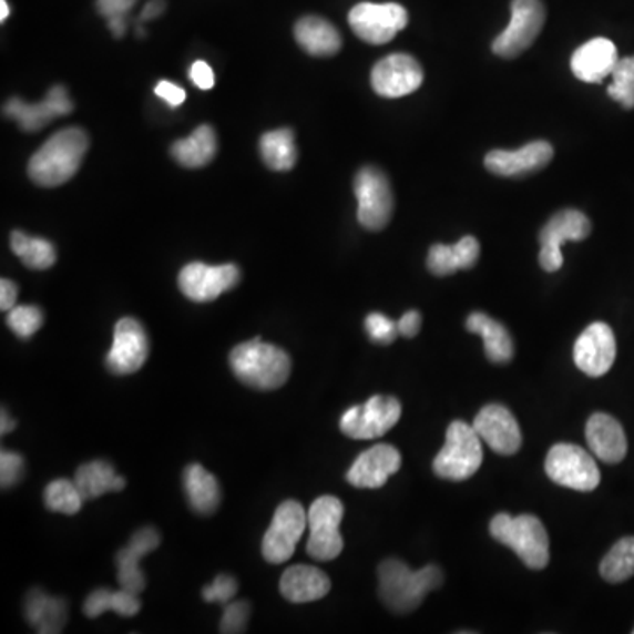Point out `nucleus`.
Instances as JSON below:
<instances>
[{"label": "nucleus", "instance_id": "nucleus-1", "mask_svg": "<svg viewBox=\"0 0 634 634\" xmlns=\"http://www.w3.org/2000/svg\"><path fill=\"white\" fill-rule=\"evenodd\" d=\"M89 136L80 127L53 134L29 163V176L41 187H59L76 175L89 151Z\"/></svg>", "mask_w": 634, "mask_h": 634}, {"label": "nucleus", "instance_id": "nucleus-2", "mask_svg": "<svg viewBox=\"0 0 634 634\" xmlns=\"http://www.w3.org/2000/svg\"><path fill=\"white\" fill-rule=\"evenodd\" d=\"M229 367L238 381L254 390L274 391L286 385L292 376V356L279 346L256 337L233 348Z\"/></svg>", "mask_w": 634, "mask_h": 634}, {"label": "nucleus", "instance_id": "nucleus-3", "mask_svg": "<svg viewBox=\"0 0 634 634\" xmlns=\"http://www.w3.org/2000/svg\"><path fill=\"white\" fill-rule=\"evenodd\" d=\"M379 597L395 613L415 612L429 592L444 580L441 567L429 566L412 571L399 559H386L378 570Z\"/></svg>", "mask_w": 634, "mask_h": 634}, {"label": "nucleus", "instance_id": "nucleus-4", "mask_svg": "<svg viewBox=\"0 0 634 634\" xmlns=\"http://www.w3.org/2000/svg\"><path fill=\"white\" fill-rule=\"evenodd\" d=\"M490 534L493 540L513 550L529 570L540 571L549 566V532L534 514H495L490 522Z\"/></svg>", "mask_w": 634, "mask_h": 634}, {"label": "nucleus", "instance_id": "nucleus-5", "mask_svg": "<svg viewBox=\"0 0 634 634\" xmlns=\"http://www.w3.org/2000/svg\"><path fill=\"white\" fill-rule=\"evenodd\" d=\"M481 438L472 425L453 421L446 432V442L433 460V472L448 481L469 480L483 462Z\"/></svg>", "mask_w": 634, "mask_h": 634}, {"label": "nucleus", "instance_id": "nucleus-6", "mask_svg": "<svg viewBox=\"0 0 634 634\" xmlns=\"http://www.w3.org/2000/svg\"><path fill=\"white\" fill-rule=\"evenodd\" d=\"M544 471L553 483L576 492H592L601 483L596 460L580 446L567 442L553 446L544 460Z\"/></svg>", "mask_w": 634, "mask_h": 634}, {"label": "nucleus", "instance_id": "nucleus-7", "mask_svg": "<svg viewBox=\"0 0 634 634\" xmlns=\"http://www.w3.org/2000/svg\"><path fill=\"white\" fill-rule=\"evenodd\" d=\"M355 194L358 200V223L369 232H381L393 215V191L388 176L376 166L356 173Z\"/></svg>", "mask_w": 634, "mask_h": 634}, {"label": "nucleus", "instance_id": "nucleus-8", "mask_svg": "<svg viewBox=\"0 0 634 634\" xmlns=\"http://www.w3.org/2000/svg\"><path fill=\"white\" fill-rule=\"evenodd\" d=\"M310 536L307 541V553L314 561L328 562L339 558L344 550L340 522L344 519V504L334 495L316 499L309 513Z\"/></svg>", "mask_w": 634, "mask_h": 634}, {"label": "nucleus", "instance_id": "nucleus-9", "mask_svg": "<svg viewBox=\"0 0 634 634\" xmlns=\"http://www.w3.org/2000/svg\"><path fill=\"white\" fill-rule=\"evenodd\" d=\"M402 403L388 395H374L364 406H352L340 418L344 436L358 441H370L385 436L399 423Z\"/></svg>", "mask_w": 634, "mask_h": 634}, {"label": "nucleus", "instance_id": "nucleus-10", "mask_svg": "<svg viewBox=\"0 0 634 634\" xmlns=\"http://www.w3.org/2000/svg\"><path fill=\"white\" fill-rule=\"evenodd\" d=\"M546 20L541 0H513L510 25L495 38L492 50L502 59H517L536 41Z\"/></svg>", "mask_w": 634, "mask_h": 634}, {"label": "nucleus", "instance_id": "nucleus-11", "mask_svg": "<svg viewBox=\"0 0 634 634\" xmlns=\"http://www.w3.org/2000/svg\"><path fill=\"white\" fill-rule=\"evenodd\" d=\"M408 11L397 2H386V4L361 2L349 13L352 32L361 41L374 47L390 43L395 35L408 27Z\"/></svg>", "mask_w": 634, "mask_h": 634}, {"label": "nucleus", "instance_id": "nucleus-12", "mask_svg": "<svg viewBox=\"0 0 634 634\" xmlns=\"http://www.w3.org/2000/svg\"><path fill=\"white\" fill-rule=\"evenodd\" d=\"M305 528H309V519L300 502L284 501L275 510L270 528L263 538V558L270 564H283L295 553L296 544L304 536Z\"/></svg>", "mask_w": 634, "mask_h": 634}, {"label": "nucleus", "instance_id": "nucleus-13", "mask_svg": "<svg viewBox=\"0 0 634 634\" xmlns=\"http://www.w3.org/2000/svg\"><path fill=\"white\" fill-rule=\"evenodd\" d=\"M592 224L587 215L573 208L558 212L540 233V265L544 272H559L564 265V242H582L591 235Z\"/></svg>", "mask_w": 634, "mask_h": 634}, {"label": "nucleus", "instance_id": "nucleus-14", "mask_svg": "<svg viewBox=\"0 0 634 634\" xmlns=\"http://www.w3.org/2000/svg\"><path fill=\"white\" fill-rule=\"evenodd\" d=\"M241 268L233 263L219 266L190 263L178 275V287L190 300L208 304L235 289L236 284L241 283Z\"/></svg>", "mask_w": 634, "mask_h": 634}, {"label": "nucleus", "instance_id": "nucleus-15", "mask_svg": "<svg viewBox=\"0 0 634 634\" xmlns=\"http://www.w3.org/2000/svg\"><path fill=\"white\" fill-rule=\"evenodd\" d=\"M151 344L142 323L134 317H122L113 331L112 349L106 355V367L115 376H129L145 365Z\"/></svg>", "mask_w": 634, "mask_h": 634}, {"label": "nucleus", "instance_id": "nucleus-16", "mask_svg": "<svg viewBox=\"0 0 634 634\" xmlns=\"http://www.w3.org/2000/svg\"><path fill=\"white\" fill-rule=\"evenodd\" d=\"M370 83L374 92L382 98H403L420 89L423 68L408 53H393L374 65Z\"/></svg>", "mask_w": 634, "mask_h": 634}, {"label": "nucleus", "instance_id": "nucleus-17", "mask_svg": "<svg viewBox=\"0 0 634 634\" xmlns=\"http://www.w3.org/2000/svg\"><path fill=\"white\" fill-rule=\"evenodd\" d=\"M574 364L591 378H601L617 358V340L606 323H592L574 342Z\"/></svg>", "mask_w": 634, "mask_h": 634}, {"label": "nucleus", "instance_id": "nucleus-18", "mask_svg": "<svg viewBox=\"0 0 634 634\" xmlns=\"http://www.w3.org/2000/svg\"><path fill=\"white\" fill-rule=\"evenodd\" d=\"M476 432L484 444H489L495 453L511 457L522 446V432L519 421L511 415L510 409L501 403L484 406L474 418Z\"/></svg>", "mask_w": 634, "mask_h": 634}, {"label": "nucleus", "instance_id": "nucleus-19", "mask_svg": "<svg viewBox=\"0 0 634 634\" xmlns=\"http://www.w3.org/2000/svg\"><path fill=\"white\" fill-rule=\"evenodd\" d=\"M73 110L74 103L69 99L65 86L62 85L53 86L47 98L35 104L25 103L18 98L9 99L4 104L6 116L17 121L27 133L41 131L44 125L55 121L59 116L69 115Z\"/></svg>", "mask_w": 634, "mask_h": 634}, {"label": "nucleus", "instance_id": "nucleus-20", "mask_svg": "<svg viewBox=\"0 0 634 634\" xmlns=\"http://www.w3.org/2000/svg\"><path fill=\"white\" fill-rule=\"evenodd\" d=\"M553 158V146L549 142H531L519 151H492L484 157L490 173L504 178H522L534 175L549 166Z\"/></svg>", "mask_w": 634, "mask_h": 634}, {"label": "nucleus", "instance_id": "nucleus-21", "mask_svg": "<svg viewBox=\"0 0 634 634\" xmlns=\"http://www.w3.org/2000/svg\"><path fill=\"white\" fill-rule=\"evenodd\" d=\"M402 466V454L391 444H376L358 454L346 480L356 489H381Z\"/></svg>", "mask_w": 634, "mask_h": 634}, {"label": "nucleus", "instance_id": "nucleus-22", "mask_svg": "<svg viewBox=\"0 0 634 634\" xmlns=\"http://www.w3.org/2000/svg\"><path fill=\"white\" fill-rule=\"evenodd\" d=\"M617 47L610 39H591L571 57V71L585 83H601L612 76L617 65Z\"/></svg>", "mask_w": 634, "mask_h": 634}, {"label": "nucleus", "instance_id": "nucleus-23", "mask_svg": "<svg viewBox=\"0 0 634 634\" xmlns=\"http://www.w3.org/2000/svg\"><path fill=\"white\" fill-rule=\"evenodd\" d=\"M589 448L604 463H621L626 459L627 438L613 416L596 412L589 418L585 427Z\"/></svg>", "mask_w": 634, "mask_h": 634}, {"label": "nucleus", "instance_id": "nucleus-24", "mask_svg": "<svg viewBox=\"0 0 634 634\" xmlns=\"http://www.w3.org/2000/svg\"><path fill=\"white\" fill-rule=\"evenodd\" d=\"M331 582L326 573L314 566H292L280 579V594L289 603H313L330 592Z\"/></svg>", "mask_w": 634, "mask_h": 634}, {"label": "nucleus", "instance_id": "nucleus-25", "mask_svg": "<svg viewBox=\"0 0 634 634\" xmlns=\"http://www.w3.org/2000/svg\"><path fill=\"white\" fill-rule=\"evenodd\" d=\"M480 242L474 236H463L454 245L436 244L430 247L427 266L433 275L446 277L454 272L469 270L480 259Z\"/></svg>", "mask_w": 634, "mask_h": 634}, {"label": "nucleus", "instance_id": "nucleus-26", "mask_svg": "<svg viewBox=\"0 0 634 634\" xmlns=\"http://www.w3.org/2000/svg\"><path fill=\"white\" fill-rule=\"evenodd\" d=\"M23 613L38 633H62L68 621V603L61 597L48 596L43 591L32 589L23 603Z\"/></svg>", "mask_w": 634, "mask_h": 634}, {"label": "nucleus", "instance_id": "nucleus-27", "mask_svg": "<svg viewBox=\"0 0 634 634\" xmlns=\"http://www.w3.org/2000/svg\"><path fill=\"white\" fill-rule=\"evenodd\" d=\"M296 43L314 57H331L342 48L339 31L321 17H304L295 25Z\"/></svg>", "mask_w": 634, "mask_h": 634}, {"label": "nucleus", "instance_id": "nucleus-28", "mask_svg": "<svg viewBox=\"0 0 634 634\" xmlns=\"http://www.w3.org/2000/svg\"><path fill=\"white\" fill-rule=\"evenodd\" d=\"M471 334L480 335L484 344V355L493 364H508L513 360L514 344L507 326L483 313H472L466 321Z\"/></svg>", "mask_w": 634, "mask_h": 634}, {"label": "nucleus", "instance_id": "nucleus-29", "mask_svg": "<svg viewBox=\"0 0 634 634\" xmlns=\"http://www.w3.org/2000/svg\"><path fill=\"white\" fill-rule=\"evenodd\" d=\"M184 489L190 507L197 514L208 517L221 507L219 481L200 463H193L185 469Z\"/></svg>", "mask_w": 634, "mask_h": 634}, {"label": "nucleus", "instance_id": "nucleus-30", "mask_svg": "<svg viewBox=\"0 0 634 634\" xmlns=\"http://www.w3.org/2000/svg\"><path fill=\"white\" fill-rule=\"evenodd\" d=\"M74 483L82 492L83 499H98L108 492H122L125 489V480L116 474L112 463L106 460H92L76 469Z\"/></svg>", "mask_w": 634, "mask_h": 634}, {"label": "nucleus", "instance_id": "nucleus-31", "mask_svg": "<svg viewBox=\"0 0 634 634\" xmlns=\"http://www.w3.org/2000/svg\"><path fill=\"white\" fill-rule=\"evenodd\" d=\"M217 149L219 145L214 129L200 125L190 137L173 143L172 155L182 166L202 167L214 161Z\"/></svg>", "mask_w": 634, "mask_h": 634}, {"label": "nucleus", "instance_id": "nucleus-32", "mask_svg": "<svg viewBox=\"0 0 634 634\" xmlns=\"http://www.w3.org/2000/svg\"><path fill=\"white\" fill-rule=\"evenodd\" d=\"M259 152L266 166L274 172H289L298 161L295 133L293 129H275L263 134L259 140Z\"/></svg>", "mask_w": 634, "mask_h": 634}, {"label": "nucleus", "instance_id": "nucleus-33", "mask_svg": "<svg viewBox=\"0 0 634 634\" xmlns=\"http://www.w3.org/2000/svg\"><path fill=\"white\" fill-rule=\"evenodd\" d=\"M11 249L22 259L23 265L32 270H48L57 262L52 242L25 235L23 232L11 233Z\"/></svg>", "mask_w": 634, "mask_h": 634}, {"label": "nucleus", "instance_id": "nucleus-34", "mask_svg": "<svg viewBox=\"0 0 634 634\" xmlns=\"http://www.w3.org/2000/svg\"><path fill=\"white\" fill-rule=\"evenodd\" d=\"M600 573L609 583H622L634 576V536L613 544L600 564Z\"/></svg>", "mask_w": 634, "mask_h": 634}, {"label": "nucleus", "instance_id": "nucleus-35", "mask_svg": "<svg viewBox=\"0 0 634 634\" xmlns=\"http://www.w3.org/2000/svg\"><path fill=\"white\" fill-rule=\"evenodd\" d=\"M82 492L74 481L55 480L44 490V504L53 513L76 514L83 507Z\"/></svg>", "mask_w": 634, "mask_h": 634}, {"label": "nucleus", "instance_id": "nucleus-36", "mask_svg": "<svg viewBox=\"0 0 634 634\" xmlns=\"http://www.w3.org/2000/svg\"><path fill=\"white\" fill-rule=\"evenodd\" d=\"M142 559V553L136 552L129 544L121 552L116 553V580H119L121 589L134 592V594H140L145 589V574H143L142 567H140Z\"/></svg>", "mask_w": 634, "mask_h": 634}, {"label": "nucleus", "instance_id": "nucleus-37", "mask_svg": "<svg viewBox=\"0 0 634 634\" xmlns=\"http://www.w3.org/2000/svg\"><path fill=\"white\" fill-rule=\"evenodd\" d=\"M612 85L609 86V95L626 110L634 108V57L618 59L613 69Z\"/></svg>", "mask_w": 634, "mask_h": 634}, {"label": "nucleus", "instance_id": "nucleus-38", "mask_svg": "<svg viewBox=\"0 0 634 634\" xmlns=\"http://www.w3.org/2000/svg\"><path fill=\"white\" fill-rule=\"evenodd\" d=\"M43 310L35 305H14L8 313V326L20 339H31L43 326Z\"/></svg>", "mask_w": 634, "mask_h": 634}, {"label": "nucleus", "instance_id": "nucleus-39", "mask_svg": "<svg viewBox=\"0 0 634 634\" xmlns=\"http://www.w3.org/2000/svg\"><path fill=\"white\" fill-rule=\"evenodd\" d=\"M365 330L369 334L372 342L381 344V346H390L400 335L399 325L381 313H372L367 316Z\"/></svg>", "mask_w": 634, "mask_h": 634}, {"label": "nucleus", "instance_id": "nucleus-40", "mask_svg": "<svg viewBox=\"0 0 634 634\" xmlns=\"http://www.w3.org/2000/svg\"><path fill=\"white\" fill-rule=\"evenodd\" d=\"M250 604L247 601H232L224 609L219 631L224 634H241L247 631L249 624Z\"/></svg>", "mask_w": 634, "mask_h": 634}, {"label": "nucleus", "instance_id": "nucleus-41", "mask_svg": "<svg viewBox=\"0 0 634 634\" xmlns=\"http://www.w3.org/2000/svg\"><path fill=\"white\" fill-rule=\"evenodd\" d=\"M236 591H238L236 580L229 574H219V576H215L214 582L203 587L202 596L206 603H219L226 606L227 603H232Z\"/></svg>", "mask_w": 634, "mask_h": 634}, {"label": "nucleus", "instance_id": "nucleus-42", "mask_svg": "<svg viewBox=\"0 0 634 634\" xmlns=\"http://www.w3.org/2000/svg\"><path fill=\"white\" fill-rule=\"evenodd\" d=\"M23 471H25V462H23L22 454L2 450L0 453V484H2V489H13L14 484L20 483Z\"/></svg>", "mask_w": 634, "mask_h": 634}, {"label": "nucleus", "instance_id": "nucleus-43", "mask_svg": "<svg viewBox=\"0 0 634 634\" xmlns=\"http://www.w3.org/2000/svg\"><path fill=\"white\" fill-rule=\"evenodd\" d=\"M112 609L113 591H108V589H98L83 603V613L89 618L101 617L103 613L110 612Z\"/></svg>", "mask_w": 634, "mask_h": 634}, {"label": "nucleus", "instance_id": "nucleus-44", "mask_svg": "<svg viewBox=\"0 0 634 634\" xmlns=\"http://www.w3.org/2000/svg\"><path fill=\"white\" fill-rule=\"evenodd\" d=\"M140 610H142V603L137 600V594L125 591V589L113 592L112 612H115L116 615H121V617H134Z\"/></svg>", "mask_w": 634, "mask_h": 634}, {"label": "nucleus", "instance_id": "nucleus-45", "mask_svg": "<svg viewBox=\"0 0 634 634\" xmlns=\"http://www.w3.org/2000/svg\"><path fill=\"white\" fill-rule=\"evenodd\" d=\"M158 544H161V534L154 528H142L134 532L129 540V546H133L136 552L142 553L143 558L154 552Z\"/></svg>", "mask_w": 634, "mask_h": 634}, {"label": "nucleus", "instance_id": "nucleus-46", "mask_svg": "<svg viewBox=\"0 0 634 634\" xmlns=\"http://www.w3.org/2000/svg\"><path fill=\"white\" fill-rule=\"evenodd\" d=\"M134 4H136V0H98L95 2L99 14L106 18V20L125 17L133 9Z\"/></svg>", "mask_w": 634, "mask_h": 634}, {"label": "nucleus", "instance_id": "nucleus-47", "mask_svg": "<svg viewBox=\"0 0 634 634\" xmlns=\"http://www.w3.org/2000/svg\"><path fill=\"white\" fill-rule=\"evenodd\" d=\"M190 76L197 89H202V91H211V89H214L215 74L211 65L206 64L205 61L194 62V64L191 65Z\"/></svg>", "mask_w": 634, "mask_h": 634}, {"label": "nucleus", "instance_id": "nucleus-48", "mask_svg": "<svg viewBox=\"0 0 634 634\" xmlns=\"http://www.w3.org/2000/svg\"><path fill=\"white\" fill-rule=\"evenodd\" d=\"M155 94H157L158 98L164 99V101H166V103L172 108L182 106V104L185 103V98H187V94H185V91L181 85L166 82V80L157 83V86H155Z\"/></svg>", "mask_w": 634, "mask_h": 634}, {"label": "nucleus", "instance_id": "nucleus-49", "mask_svg": "<svg viewBox=\"0 0 634 634\" xmlns=\"http://www.w3.org/2000/svg\"><path fill=\"white\" fill-rule=\"evenodd\" d=\"M397 325H399V331L402 337H406V339H412V337L420 334L421 314L418 313V310H409V313H406L400 317Z\"/></svg>", "mask_w": 634, "mask_h": 634}, {"label": "nucleus", "instance_id": "nucleus-50", "mask_svg": "<svg viewBox=\"0 0 634 634\" xmlns=\"http://www.w3.org/2000/svg\"><path fill=\"white\" fill-rule=\"evenodd\" d=\"M18 298V286L13 280L2 279L0 280V309L4 313L13 309L17 305Z\"/></svg>", "mask_w": 634, "mask_h": 634}, {"label": "nucleus", "instance_id": "nucleus-51", "mask_svg": "<svg viewBox=\"0 0 634 634\" xmlns=\"http://www.w3.org/2000/svg\"><path fill=\"white\" fill-rule=\"evenodd\" d=\"M164 6L163 0H151L149 4L143 8L142 14H140V22H146V20H154L158 14L163 13Z\"/></svg>", "mask_w": 634, "mask_h": 634}, {"label": "nucleus", "instance_id": "nucleus-52", "mask_svg": "<svg viewBox=\"0 0 634 634\" xmlns=\"http://www.w3.org/2000/svg\"><path fill=\"white\" fill-rule=\"evenodd\" d=\"M108 27L115 38H122L125 34V29H127V18H112V20H108Z\"/></svg>", "mask_w": 634, "mask_h": 634}, {"label": "nucleus", "instance_id": "nucleus-53", "mask_svg": "<svg viewBox=\"0 0 634 634\" xmlns=\"http://www.w3.org/2000/svg\"><path fill=\"white\" fill-rule=\"evenodd\" d=\"M0 421H2V427H0V430H2V436H6V433H11L14 430V421L11 420V416L8 415V412L4 411V409H2V418H0Z\"/></svg>", "mask_w": 634, "mask_h": 634}, {"label": "nucleus", "instance_id": "nucleus-54", "mask_svg": "<svg viewBox=\"0 0 634 634\" xmlns=\"http://www.w3.org/2000/svg\"><path fill=\"white\" fill-rule=\"evenodd\" d=\"M11 13L9 9L8 0H0V22H6Z\"/></svg>", "mask_w": 634, "mask_h": 634}, {"label": "nucleus", "instance_id": "nucleus-55", "mask_svg": "<svg viewBox=\"0 0 634 634\" xmlns=\"http://www.w3.org/2000/svg\"><path fill=\"white\" fill-rule=\"evenodd\" d=\"M633 633H634V630H633Z\"/></svg>", "mask_w": 634, "mask_h": 634}]
</instances>
